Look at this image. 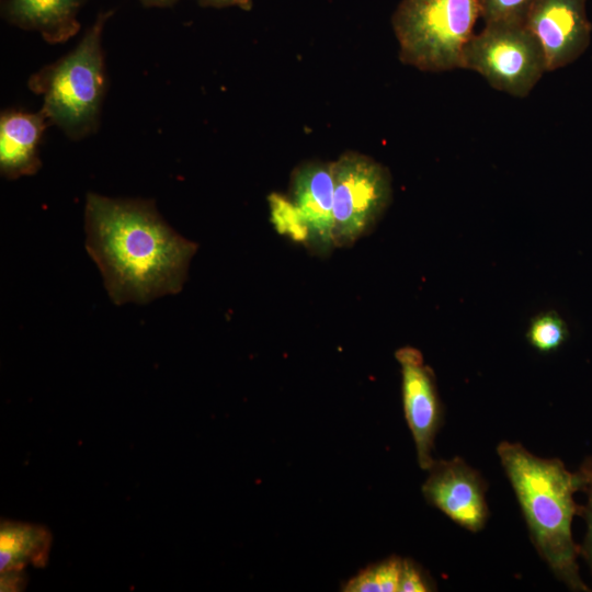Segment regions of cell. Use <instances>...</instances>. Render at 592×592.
I'll return each instance as SVG.
<instances>
[{"mask_svg":"<svg viewBox=\"0 0 592 592\" xmlns=\"http://www.w3.org/2000/svg\"><path fill=\"white\" fill-rule=\"evenodd\" d=\"M536 0H478L485 24H525Z\"/></svg>","mask_w":592,"mask_h":592,"instance_id":"17","label":"cell"},{"mask_svg":"<svg viewBox=\"0 0 592 592\" xmlns=\"http://www.w3.org/2000/svg\"><path fill=\"white\" fill-rule=\"evenodd\" d=\"M1 591H21L25 587L26 578L23 572L1 573Z\"/></svg>","mask_w":592,"mask_h":592,"instance_id":"20","label":"cell"},{"mask_svg":"<svg viewBox=\"0 0 592 592\" xmlns=\"http://www.w3.org/2000/svg\"><path fill=\"white\" fill-rule=\"evenodd\" d=\"M525 26L543 48L547 71L573 62L590 44L585 0H536Z\"/></svg>","mask_w":592,"mask_h":592,"instance_id":"9","label":"cell"},{"mask_svg":"<svg viewBox=\"0 0 592 592\" xmlns=\"http://www.w3.org/2000/svg\"><path fill=\"white\" fill-rule=\"evenodd\" d=\"M582 487L581 490L587 492L588 502L585 506H581L580 515L587 521V534L579 554L583 556L592 571V464L585 459L579 469Z\"/></svg>","mask_w":592,"mask_h":592,"instance_id":"18","label":"cell"},{"mask_svg":"<svg viewBox=\"0 0 592 592\" xmlns=\"http://www.w3.org/2000/svg\"><path fill=\"white\" fill-rule=\"evenodd\" d=\"M201 5L226 8L238 7L242 10L249 11L252 8V0H198Z\"/></svg>","mask_w":592,"mask_h":592,"instance_id":"21","label":"cell"},{"mask_svg":"<svg viewBox=\"0 0 592 592\" xmlns=\"http://www.w3.org/2000/svg\"><path fill=\"white\" fill-rule=\"evenodd\" d=\"M428 471L422 486L425 500L459 526L470 532L482 530L489 510L480 473L460 457L434 460Z\"/></svg>","mask_w":592,"mask_h":592,"instance_id":"8","label":"cell"},{"mask_svg":"<svg viewBox=\"0 0 592 592\" xmlns=\"http://www.w3.org/2000/svg\"><path fill=\"white\" fill-rule=\"evenodd\" d=\"M50 125L45 113L7 110L0 116V172L10 180L32 175L41 168L39 144Z\"/></svg>","mask_w":592,"mask_h":592,"instance_id":"11","label":"cell"},{"mask_svg":"<svg viewBox=\"0 0 592 592\" xmlns=\"http://www.w3.org/2000/svg\"><path fill=\"white\" fill-rule=\"evenodd\" d=\"M460 68L482 76L498 91L530 94L547 71L543 48L525 24L489 23L467 43Z\"/></svg>","mask_w":592,"mask_h":592,"instance_id":"5","label":"cell"},{"mask_svg":"<svg viewBox=\"0 0 592 592\" xmlns=\"http://www.w3.org/2000/svg\"><path fill=\"white\" fill-rule=\"evenodd\" d=\"M86 249L115 305L179 293L197 244L174 231L155 203L88 193Z\"/></svg>","mask_w":592,"mask_h":592,"instance_id":"1","label":"cell"},{"mask_svg":"<svg viewBox=\"0 0 592 592\" xmlns=\"http://www.w3.org/2000/svg\"><path fill=\"white\" fill-rule=\"evenodd\" d=\"M566 321L554 310L535 316L528 326L526 338L530 344L542 353L558 350L568 339Z\"/></svg>","mask_w":592,"mask_h":592,"instance_id":"15","label":"cell"},{"mask_svg":"<svg viewBox=\"0 0 592 592\" xmlns=\"http://www.w3.org/2000/svg\"><path fill=\"white\" fill-rule=\"evenodd\" d=\"M434 590V584L420 566L411 559H402L398 592H426Z\"/></svg>","mask_w":592,"mask_h":592,"instance_id":"19","label":"cell"},{"mask_svg":"<svg viewBox=\"0 0 592 592\" xmlns=\"http://www.w3.org/2000/svg\"><path fill=\"white\" fill-rule=\"evenodd\" d=\"M479 16L478 0H401L391 19L399 59L422 71L460 68Z\"/></svg>","mask_w":592,"mask_h":592,"instance_id":"4","label":"cell"},{"mask_svg":"<svg viewBox=\"0 0 592 592\" xmlns=\"http://www.w3.org/2000/svg\"><path fill=\"white\" fill-rule=\"evenodd\" d=\"M146 8H170L179 0H138Z\"/></svg>","mask_w":592,"mask_h":592,"instance_id":"22","label":"cell"},{"mask_svg":"<svg viewBox=\"0 0 592 592\" xmlns=\"http://www.w3.org/2000/svg\"><path fill=\"white\" fill-rule=\"evenodd\" d=\"M333 242L351 247L367 235L387 209L392 195L388 169L373 158L346 151L332 162Z\"/></svg>","mask_w":592,"mask_h":592,"instance_id":"6","label":"cell"},{"mask_svg":"<svg viewBox=\"0 0 592 592\" xmlns=\"http://www.w3.org/2000/svg\"><path fill=\"white\" fill-rule=\"evenodd\" d=\"M86 0H1V16L11 25L35 31L49 44L65 43L80 30Z\"/></svg>","mask_w":592,"mask_h":592,"instance_id":"12","label":"cell"},{"mask_svg":"<svg viewBox=\"0 0 592 592\" xmlns=\"http://www.w3.org/2000/svg\"><path fill=\"white\" fill-rule=\"evenodd\" d=\"M271 221L280 235L307 247L309 232L307 226L288 198L278 193L269 197Z\"/></svg>","mask_w":592,"mask_h":592,"instance_id":"16","label":"cell"},{"mask_svg":"<svg viewBox=\"0 0 592 592\" xmlns=\"http://www.w3.org/2000/svg\"><path fill=\"white\" fill-rule=\"evenodd\" d=\"M402 558H389L373 563L349 580L343 591L346 592H398Z\"/></svg>","mask_w":592,"mask_h":592,"instance_id":"14","label":"cell"},{"mask_svg":"<svg viewBox=\"0 0 592 592\" xmlns=\"http://www.w3.org/2000/svg\"><path fill=\"white\" fill-rule=\"evenodd\" d=\"M497 453L543 560L570 590L590 591L579 573V547L571 532L572 519L581 512L573 499L582 487L579 473L567 470L558 458L538 457L520 443L501 442Z\"/></svg>","mask_w":592,"mask_h":592,"instance_id":"2","label":"cell"},{"mask_svg":"<svg viewBox=\"0 0 592 592\" xmlns=\"http://www.w3.org/2000/svg\"><path fill=\"white\" fill-rule=\"evenodd\" d=\"M113 10L99 12L76 48L32 75L29 88L43 99L42 111L50 125L71 139L99 127L106 89L102 34Z\"/></svg>","mask_w":592,"mask_h":592,"instance_id":"3","label":"cell"},{"mask_svg":"<svg viewBox=\"0 0 592 592\" xmlns=\"http://www.w3.org/2000/svg\"><path fill=\"white\" fill-rule=\"evenodd\" d=\"M288 198L307 226V248L315 254L329 255L334 248L332 162L299 164L292 173Z\"/></svg>","mask_w":592,"mask_h":592,"instance_id":"10","label":"cell"},{"mask_svg":"<svg viewBox=\"0 0 592 592\" xmlns=\"http://www.w3.org/2000/svg\"><path fill=\"white\" fill-rule=\"evenodd\" d=\"M52 535L47 527L16 521L0 524V573L23 572L27 566L44 567Z\"/></svg>","mask_w":592,"mask_h":592,"instance_id":"13","label":"cell"},{"mask_svg":"<svg viewBox=\"0 0 592 592\" xmlns=\"http://www.w3.org/2000/svg\"><path fill=\"white\" fill-rule=\"evenodd\" d=\"M401 368L405 418L412 434L419 466L428 470L434 463L432 449L443 421V409L435 375L424 364L421 352L412 346L396 351Z\"/></svg>","mask_w":592,"mask_h":592,"instance_id":"7","label":"cell"},{"mask_svg":"<svg viewBox=\"0 0 592 592\" xmlns=\"http://www.w3.org/2000/svg\"><path fill=\"white\" fill-rule=\"evenodd\" d=\"M587 460H589L592 464V457L587 458Z\"/></svg>","mask_w":592,"mask_h":592,"instance_id":"23","label":"cell"}]
</instances>
